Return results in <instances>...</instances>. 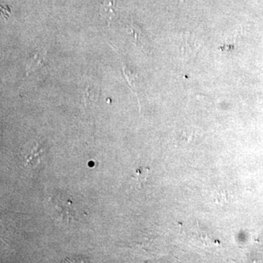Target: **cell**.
<instances>
[{"mask_svg": "<svg viewBox=\"0 0 263 263\" xmlns=\"http://www.w3.org/2000/svg\"><path fill=\"white\" fill-rule=\"evenodd\" d=\"M190 239L193 243H196L198 247H210V246L219 245V241L216 240L209 236L205 232L202 231L201 229L199 228L198 226L195 227L191 232H190Z\"/></svg>", "mask_w": 263, "mask_h": 263, "instance_id": "6da1fadb", "label": "cell"}, {"mask_svg": "<svg viewBox=\"0 0 263 263\" xmlns=\"http://www.w3.org/2000/svg\"><path fill=\"white\" fill-rule=\"evenodd\" d=\"M100 15L108 22V24L113 22L117 15V5L115 0H103L100 8Z\"/></svg>", "mask_w": 263, "mask_h": 263, "instance_id": "7a4b0ae2", "label": "cell"}, {"mask_svg": "<svg viewBox=\"0 0 263 263\" xmlns=\"http://www.w3.org/2000/svg\"><path fill=\"white\" fill-rule=\"evenodd\" d=\"M46 52L45 51H39L34 53V56L32 57L26 67L27 75L38 67L44 65L46 63Z\"/></svg>", "mask_w": 263, "mask_h": 263, "instance_id": "3957f363", "label": "cell"}, {"mask_svg": "<svg viewBox=\"0 0 263 263\" xmlns=\"http://www.w3.org/2000/svg\"><path fill=\"white\" fill-rule=\"evenodd\" d=\"M44 152L42 148H40L37 144L32 148L30 154L26 157V166L27 167H35L37 164L41 163V157Z\"/></svg>", "mask_w": 263, "mask_h": 263, "instance_id": "277c9868", "label": "cell"}, {"mask_svg": "<svg viewBox=\"0 0 263 263\" xmlns=\"http://www.w3.org/2000/svg\"><path fill=\"white\" fill-rule=\"evenodd\" d=\"M122 73L129 87L133 90V92L137 95L136 90H137V85H138V74L129 70L125 66H123Z\"/></svg>", "mask_w": 263, "mask_h": 263, "instance_id": "5b68a950", "label": "cell"}, {"mask_svg": "<svg viewBox=\"0 0 263 263\" xmlns=\"http://www.w3.org/2000/svg\"><path fill=\"white\" fill-rule=\"evenodd\" d=\"M149 174V169L147 167H138L133 176V179L136 181L137 187H141V185L146 182L147 178Z\"/></svg>", "mask_w": 263, "mask_h": 263, "instance_id": "8992f818", "label": "cell"}]
</instances>
